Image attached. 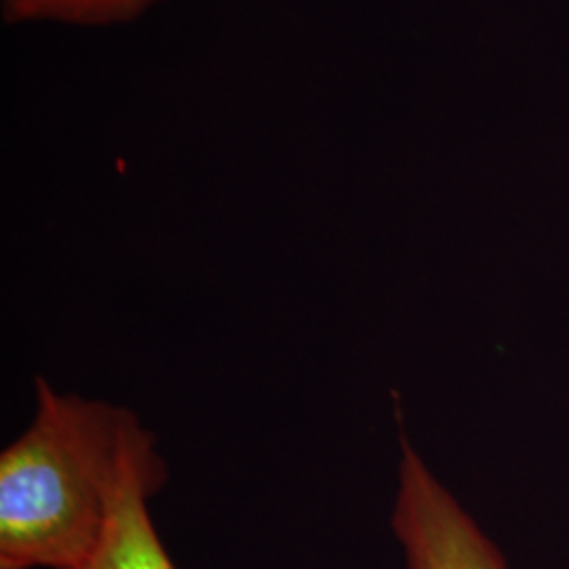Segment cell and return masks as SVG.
<instances>
[{
	"label": "cell",
	"instance_id": "cell-1",
	"mask_svg": "<svg viewBox=\"0 0 569 569\" xmlns=\"http://www.w3.org/2000/svg\"><path fill=\"white\" fill-rule=\"evenodd\" d=\"M152 435L124 407L37 378V416L0 453V569H82Z\"/></svg>",
	"mask_w": 569,
	"mask_h": 569
},
{
	"label": "cell",
	"instance_id": "cell-2",
	"mask_svg": "<svg viewBox=\"0 0 569 569\" xmlns=\"http://www.w3.org/2000/svg\"><path fill=\"white\" fill-rule=\"evenodd\" d=\"M392 529L407 569H509L505 555L407 439Z\"/></svg>",
	"mask_w": 569,
	"mask_h": 569
},
{
	"label": "cell",
	"instance_id": "cell-3",
	"mask_svg": "<svg viewBox=\"0 0 569 569\" xmlns=\"http://www.w3.org/2000/svg\"><path fill=\"white\" fill-rule=\"evenodd\" d=\"M163 460L150 451L129 472L103 547L82 569H178L148 512V498L163 488Z\"/></svg>",
	"mask_w": 569,
	"mask_h": 569
},
{
	"label": "cell",
	"instance_id": "cell-4",
	"mask_svg": "<svg viewBox=\"0 0 569 569\" xmlns=\"http://www.w3.org/2000/svg\"><path fill=\"white\" fill-rule=\"evenodd\" d=\"M152 2L157 0H4V16L9 21L112 23L140 16Z\"/></svg>",
	"mask_w": 569,
	"mask_h": 569
}]
</instances>
